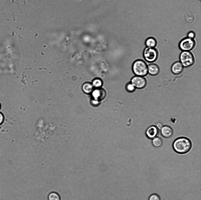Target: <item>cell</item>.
Returning <instances> with one entry per match:
<instances>
[{"label": "cell", "mask_w": 201, "mask_h": 200, "mask_svg": "<svg viewBox=\"0 0 201 200\" xmlns=\"http://www.w3.org/2000/svg\"><path fill=\"white\" fill-rule=\"evenodd\" d=\"M192 147V143L188 138L181 137L175 139L172 144V148L176 153L184 154L189 152Z\"/></svg>", "instance_id": "cell-1"}, {"label": "cell", "mask_w": 201, "mask_h": 200, "mask_svg": "<svg viewBox=\"0 0 201 200\" xmlns=\"http://www.w3.org/2000/svg\"><path fill=\"white\" fill-rule=\"evenodd\" d=\"M132 70L135 75L144 77L148 74V65L143 60L138 59L133 62Z\"/></svg>", "instance_id": "cell-2"}, {"label": "cell", "mask_w": 201, "mask_h": 200, "mask_svg": "<svg viewBox=\"0 0 201 200\" xmlns=\"http://www.w3.org/2000/svg\"><path fill=\"white\" fill-rule=\"evenodd\" d=\"M180 62L184 67H188L191 66L195 62L194 57L190 51H182L179 57Z\"/></svg>", "instance_id": "cell-3"}, {"label": "cell", "mask_w": 201, "mask_h": 200, "mask_svg": "<svg viewBox=\"0 0 201 200\" xmlns=\"http://www.w3.org/2000/svg\"><path fill=\"white\" fill-rule=\"evenodd\" d=\"M158 52L155 48L146 47L143 52V57L145 60L149 63H152L155 61L158 57Z\"/></svg>", "instance_id": "cell-4"}, {"label": "cell", "mask_w": 201, "mask_h": 200, "mask_svg": "<svg viewBox=\"0 0 201 200\" xmlns=\"http://www.w3.org/2000/svg\"><path fill=\"white\" fill-rule=\"evenodd\" d=\"M195 42L194 39L186 37L182 39L179 44V48L182 51H188L192 50L195 47Z\"/></svg>", "instance_id": "cell-5"}, {"label": "cell", "mask_w": 201, "mask_h": 200, "mask_svg": "<svg viewBox=\"0 0 201 200\" xmlns=\"http://www.w3.org/2000/svg\"><path fill=\"white\" fill-rule=\"evenodd\" d=\"M131 82L136 88L138 89L144 88L147 84V80L144 77L137 75L132 78Z\"/></svg>", "instance_id": "cell-6"}, {"label": "cell", "mask_w": 201, "mask_h": 200, "mask_svg": "<svg viewBox=\"0 0 201 200\" xmlns=\"http://www.w3.org/2000/svg\"><path fill=\"white\" fill-rule=\"evenodd\" d=\"M91 94L94 99L99 101L103 99L106 95L105 90L100 88L94 89Z\"/></svg>", "instance_id": "cell-7"}, {"label": "cell", "mask_w": 201, "mask_h": 200, "mask_svg": "<svg viewBox=\"0 0 201 200\" xmlns=\"http://www.w3.org/2000/svg\"><path fill=\"white\" fill-rule=\"evenodd\" d=\"M159 133V129L156 126L152 125L149 127L146 130L145 134L149 139L152 140L156 137Z\"/></svg>", "instance_id": "cell-8"}, {"label": "cell", "mask_w": 201, "mask_h": 200, "mask_svg": "<svg viewBox=\"0 0 201 200\" xmlns=\"http://www.w3.org/2000/svg\"><path fill=\"white\" fill-rule=\"evenodd\" d=\"M160 130L161 135L165 138H170L173 134V130L172 128L169 126L167 125L163 126Z\"/></svg>", "instance_id": "cell-9"}, {"label": "cell", "mask_w": 201, "mask_h": 200, "mask_svg": "<svg viewBox=\"0 0 201 200\" xmlns=\"http://www.w3.org/2000/svg\"><path fill=\"white\" fill-rule=\"evenodd\" d=\"M184 67L180 61H177L174 62L172 65L171 70L174 74L177 75L180 74L183 70Z\"/></svg>", "instance_id": "cell-10"}, {"label": "cell", "mask_w": 201, "mask_h": 200, "mask_svg": "<svg viewBox=\"0 0 201 200\" xmlns=\"http://www.w3.org/2000/svg\"><path fill=\"white\" fill-rule=\"evenodd\" d=\"M160 72V68L157 64L151 63L148 65V73L150 75L156 76Z\"/></svg>", "instance_id": "cell-11"}, {"label": "cell", "mask_w": 201, "mask_h": 200, "mask_svg": "<svg viewBox=\"0 0 201 200\" xmlns=\"http://www.w3.org/2000/svg\"><path fill=\"white\" fill-rule=\"evenodd\" d=\"M92 84L89 82H86L82 86V89L83 91L87 94H91L94 89Z\"/></svg>", "instance_id": "cell-12"}, {"label": "cell", "mask_w": 201, "mask_h": 200, "mask_svg": "<svg viewBox=\"0 0 201 200\" xmlns=\"http://www.w3.org/2000/svg\"><path fill=\"white\" fill-rule=\"evenodd\" d=\"M145 44L147 47L155 48L157 45V41L154 38L149 37L145 40Z\"/></svg>", "instance_id": "cell-13"}, {"label": "cell", "mask_w": 201, "mask_h": 200, "mask_svg": "<svg viewBox=\"0 0 201 200\" xmlns=\"http://www.w3.org/2000/svg\"><path fill=\"white\" fill-rule=\"evenodd\" d=\"M152 143L153 145L156 148L161 147L163 145V142L162 139L159 137H156L152 140Z\"/></svg>", "instance_id": "cell-14"}, {"label": "cell", "mask_w": 201, "mask_h": 200, "mask_svg": "<svg viewBox=\"0 0 201 200\" xmlns=\"http://www.w3.org/2000/svg\"><path fill=\"white\" fill-rule=\"evenodd\" d=\"M92 84L94 87L99 88L102 86L103 82L100 79L96 78L93 80Z\"/></svg>", "instance_id": "cell-15"}, {"label": "cell", "mask_w": 201, "mask_h": 200, "mask_svg": "<svg viewBox=\"0 0 201 200\" xmlns=\"http://www.w3.org/2000/svg\"><path fill=\"white\" fill-rule=\"evenodd\" d=\"M48 199L49 200H60V197L57 193L53 192L49 194Z\"/></svg>", "instance_id": "cell-16"}, {"label": "cell", "mask_w": 201, "mask_h": 200, "mask_svg": "<svg viewBox=\"0 0 201 200\" xmlns=\"http://www.w3.org/2000/svg\"><path fill=\"white\" fill-rule=\"evenodd\" d=\"M126 88L127 91L130 92L134 91L135 90L136 88L131 82L127 84L126 85Z\"/></svg>", "instance_id": "cell-17"}, {"label": "cell", "mask_w": 201, "mask_h": 200, "mask_svg": "<svg viewBox=\"0 0 201 200\" xmlns=\"http://www.w3.org/2000/svg\"><path fill=\"white\" fill-rule=\"evenodd\" d=\"M148 200H161V198L158 194H153L149 196Z\"/></svg>", "instance_id": "cell-18"}, {"label": "cell", "mask_w": 201, "mask_h": 200, "mask_svg": "<svg viewBox=\"0 0 201 200\" xmlns=\"http://www.w3.org/2000/svg\"><path fill=\"white\" fill-rule=\"evenodd\" d=\"M195 36V33L193 31H190L187 34V37L191 39H193Z\"/></svg>", "instance_id": "cell-19"}, {"label": "cell", "mask_w": 201, "mask_h": 200, "mask_svg": "<svg viewBox=\"0 0 201 200\" xmlns=\"http://www.w3.org/2000/svg\"><path fill=\"white\" fill-rule=\"evenodd\" d=\"M4 114L0 112V125H1L4 122Z\"/></svg>", "instance_id": "cell-20"}, {"label": "cell", "mask_w": 201, "mask_h": 200, "mask_svg": "<svg viewBox=\"0 0 201 200\" xmlns=\"http://www.w3.org/2000/svg\"><path fill=\"white\" fill-rule=\"evenodd\" d=\"M163 126V124L162 122H159L156 124V126L158 129H160Z\"/></svg>", "instance_id": "cell-21"}, {"label": "cell", "mask_w": 201, "mask_h": 200, "mask_svg": "<svg viewBox=\"0 0 201 200\" xmlns=\"http://www.w3.org/2000/svg\"><path fill=\"white\" fill-rule=\"evenodd\" d=\"M1 103H0V109L1 108Z\"/></svg>", "instance_id": "cell-22"}, {"label": "cell", "mask_w": 201, "mask_h": 200, "mask_svg": "<svg viewBox=\"0 0 201 200\" xmlns=\"http://www.w3.org/2000/svg\"></svg>", "instance_id": "cell-23"}]
</instances>
